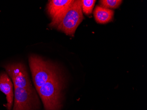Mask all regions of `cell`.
<instances>
[{
  "label": "cell",
  "mask_w": 147,
  "mask_h": 110,
  "mask_svg": "<svg viewBox=\"0 0 147 110\" xmlns=\"http://www.w3.org/2000/svg\"><path fill=\"white\" fill-rule=\"evenodd\" d=\"M13 110H34L38 107L39 101L34 88L15 87Z\"/></svg>",
  "instance_id": "277c9868"
},
{
  "label": "cell",
  "mask_w": 147,
  "mask_h": 110,
  "mask_svg": "<svg viewBox=\"0 0 147 110\" xmlns=\"http://www.w3.org/2000/svg\"><path fill=\"white\" fill-rule=\"evenodd\" d=\"M83 19L81 1H73L57 26V29L67 35L73 36Z\"/></svg>",
  "instance_id": "3957f363"
},
{
  "label": "cell",
  "mask_w": 147,
  "mask_h": 110,
  "mask_svg": "<svg viewBox=\"0 0 147 110\" xmlns=\"http://www.w3.org/2000/svg\"><path fill=\"white\" fill-rule=\"evenodd\" d=\"M0 91L6 96L7 109L11 110L14 97L13 84L8 74L5 72L0 74Z\"/></svg>",
  "instance_id": "52a82bcc"
},
{
  "label": "cell",
  "mask_w": 147,
  "mask_h": 110,
  "mask_svg": "<svg viewBox=\"0 0 147 110\" xmlns=\"http://www.w3.org/2000/svg\"><path fill=\"white\" fill-rule=\"evenodd\" d=\"M73 1L72 0L49 1L47 9L52 19L50 26L57 27Z\"/></svg>",
  "instance_id": "8992f818"
},
{
  "label": "cell",
  "mask_w": 147,
  "mask_h": 110,
  "mask_svg": "<svg viewBox=\"0 0 147 110\" xmlns=\"http://www.w3.org/2000/svg\"><path fill=\"white\" fill-rule=\"evenodd\" d=\"M33 81L38 90L51 78L57 74V68L53 64L36 55H31L29 58Z\"/></svg>",
  "instance_id": "7a4b0ae2"
},
{
  "label": "cell",
  "mask_w": 147,
  "mask_h": 110,
  "mask_svg": "<svg viewBox=\"0 0 147 110\" xmlns=\"http://www.w3.org/2000/svg\"><path fill=\"white\" fill-rule=\"evenodd\" d=\"M120 0H102L100 1L101 6L108 9H115L118 8L122 3Z\"/></svg>",
  "instance_id": "30bf717a"
},
{
  "label": "cell",
  "mask_w": 147,
  "mask_h": 110,
  "mask_svg": "<svg viewBox=\"0 0 147 110\" xmlns=\"http://www.w3.org/2000/svg\"><path fill=\"white\" fill-rule=\"evenodd\" d=\"M95 0H82V11L87 15L91 14L94 7L96 3Z\"/></svg>",
  "instance_id": "9c48e42d"
},
{
  "label": "cell",
  "mask_w": 147,
  "mask_h": 110,
  "mask_svg": "<svg viewBox=\"0 0 147 110\" xmlns=\"http://www.w3.org/2000/svg\"><path fill=\"white\" fill-rule=\"evenodd\" d=\"M62 87V80L57 74L37 90L45 110H60L61 107Z\"/></svg>",
  "instance_id": "6da1fadb"
},
{
  "label": "cell",
  "mask_w": 147,
  "mask_h": 110,
  "mask_svg": "<svg viewBox=\"0 0 147 110\" xmlns=\"http://www.w3.org/2000/svg\"><path fill=\"white\" fill-rule=\"evenodd\" d=\"M93 14L97 23L105 24L112 21L114 12L111 9L98 5L95 9Z\"/></svg>",
  "instance_id": "ba28073f"
},
{
  "label": "cell",
  "mask_w": 147,
  "mask_h": 110,
  "mask_svg": "<svg viewBox=\"0 0 147 110\" xmlns=\"http://www.w3.org/2000/svg\"><path fill=\"white\" fill-rule=\"evenodd\" d=\"M4 67L7 73L11 78L14 87L33 88L24 64L16 63L6 64Z\"/></svg>",
  "instance_id": "5b68a950"
}]
</instances>
